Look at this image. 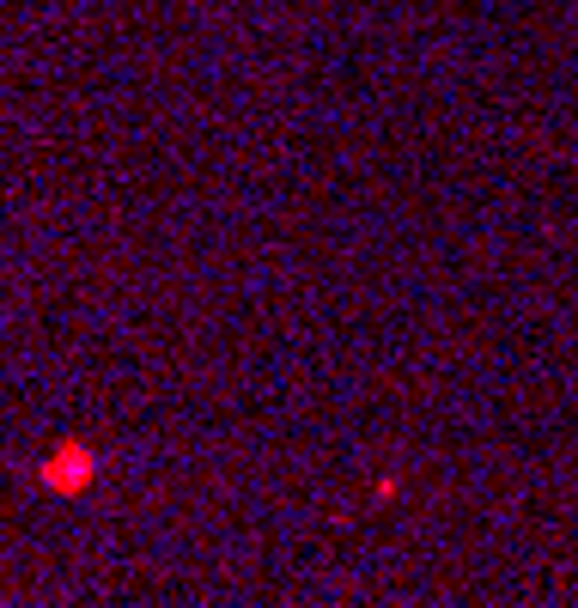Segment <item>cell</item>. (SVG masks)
Returning a JSON list of instances; mask_svg holds the SVG:
<instances>
[{
    "label": "cell",
    "instance_id": "1",
    "mask_svg": "<svg viewBox=\"0 0 578 608\" xmlns=\"http://www.w3.org/2000/svg\"><path fill=\"white\" fill-rule=\"evenodd\" d=\"M92 481H98V456H92L80 438H67V444H55V456H43V487H49V493L74 499V493H86Z\"/></svg>",
    "mask_w": 578,
    "mask_h": 608
}]
</instances>
